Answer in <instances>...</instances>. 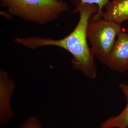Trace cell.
Here are the masks:
<instances>
[{
  "label": "cell",
  "instance_id": "obj_1",
  "mask_svg": "<svg viewBox=\"0 0 128 128\" xmlns=\"http://www.w3.org/2000/svg\"><path fill=\"white\" fill-rule=\"evenodd\" d=\"M76 12L79 14V19L73 30L61 39L33 36L17 37L14 41L17 44L31 50L46 46H55L63 48L72 56L71 60L74 68L82 72L85 76L94 79L97 69L93 54L88 45L87 28L89 20L94 14L98 13L97 5L84 4L79 0H74Z\"/></svg>",
  "mask_w": 128,
  "mask_h": 128
},
{
  "label": "cell",
  "instance_id": "obj_2",
  "mask_svg": "<svg viewBox=\"0 0 128 128\" xmlns=\"http://www.w3.org/2000/svg\"><path fill=\"white\" fill-rule=\"evenodd\" d=\"M10 15L25 21L45 25L69 11L68 4L58 0H0Z\"/></svg>",
  "mask_w": 128,
  "mask_h": 128
},
{
  "label": "cell",
  "instance_id": "obj_3",
  "mask_svg": "<svg viewBox=\"0 0 128 128\" xmlns=\"http://www.w3.org/2000/svg\"><path fill=\"white\" fill-rule=\"evenodd\" d=\"M121 25L94 14L88 23L87 38L92 51L95 57L105 64L107 57L114 44Z\"/></svg>",
  "mask_w": 128,
  "mask_h": 128
},
{
  "label": "cell",
  "instance_id": "obj_4",
  "mask_svg": "<svg viewBox=\"0 0 128 128\" xmlns=\"http://www.w3.org/2000/svg\"><path fill=\"white\" fill-rule=\"evenodd\" d=\"M105 65L120 73L128 71V32L122 30L119 33Z\"/></svg>",
  "mask_w": 128,
  "mask_h": 128
},
{
  "label": "cell",
  "instance_id": "obj_5",
  "mask_svg": "<svg viewBox=\"0 0 128 128\" xmlns=\"http://www.w3.org/2000/svg\"><path fill=\"white\" fill-rule=\"evenodd\" d=\"M16 84L4 69L0 71V124L4 126L14 118L10 104Z\"/></svg>",
  "mask_w": 128,
  "mask_h": 128
},
{
  "label": "cell",
  "instance_id": "obj_6",
  "mask_svg": "<svg viewBox=\"0 0 128 128\" xmlns=\"http://www.w3.org/2000/svg\"><path fill=\"white\" fill-rule=\"evenodd\" d=\"M104 9L100 15L106 20L120 25L128 20V0L109 1Z\"/></svg>",
  "mask_w": 128,
  "mask_h": 128
},
{
  "label": "cell",
  "instance_id": "obj_7",
  "mask_svg": "<svg viewBox=\"0 0 128 128\" xmlns=\"http://www.w3.org/2000/svg\"><path fill=\"white\" fill-rule=\"evenodd\" d=\"M119 87L126 97L127 104L122 112L110 116L99 125V128H128V84H119Z\"/></svg>",
  "mask_w": 128,
  "mask_h": 128
},
{
  "label": "cell",
  "instance_id": "obj_8",
  "mask_svg": "<svg viewBox=\"0 0 128 128\" xmlns=\"http://www.w3.org/2000/svg\"><path fill=\"white\" fill-rule=\"evenodd\" d=\"M19 128H43L40 120L36 116L30 117L24 120Z\"/></svg>",
  "mask_w": 128,
  "mask_h": 128
},
{
  "label": "cell",
  "instance_id": "obj_9",
  "mask_svg": "<svg viewBox=\"0 0 128 128\" xmlns=\"http://www.w3.org/2000/svg\"><path fill=\"white\" fill-rule=\"evenodd\" d=\"M60 1H64V0H58ZM84 4H91L97 5L99 8V12L98 14H100L102 12L104 8L107 3L110 1L109 0H79Z\"/></svg>",
  "mask_w": 128,
  "mask_h": 128
}]
</instances>
